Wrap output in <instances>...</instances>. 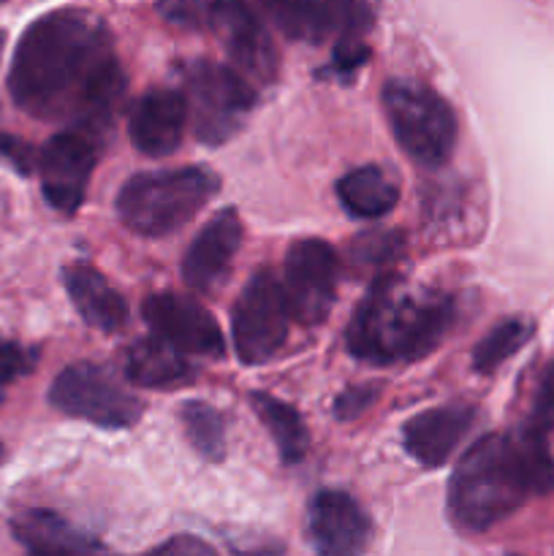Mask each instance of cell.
<instances>
[{"mask_svg":"<svg viewBox=\"0 0 554 556\" xmlns=\"http://www.w3.org/2000/svg\"><path fill=\"white\" fill-rule=\"evenodd\" d=\"M307 538L318 556H362L373 541V521L351 494L324 489L310 500Z\"/></svg>","mask_w":554,"mask_h":556,"instance_id":"13","label":"cell"},{"mask_svg":"<svg viewBox=\"0 0 554 556\" xmlns=\"http://www.w3.org/2000/svg\"><path fill=\"white\" fill-rule=\"evenodd\" d=\"M182 76L190 125L201 144L217 147L231 139L259 101L255 87L231 65L193 60L185 65Z\"/></svg>","mask_w":554,"mask_h":556,"instance_id":"6","label":"cell"},{"mask_svg":"<svg viewBox=\"0 0 554 556\" xmlns=\"http://www.w3.org/2000/svg\"><path fill=\"white\" fill-rule=\"evenodd\" d=\"M9 90L30 117L74 119V130L101 136L125 96L106 22L81 9L38 16L16 43Z\"/></svg>","mask_w":554,"mask_h":556,"instance_id":"1","label":"cell"},{"mask_svg":"<svg viewBox=\"0 0 554 556\" xmlns=\"http://www.w3.org/2000/svg\"><path fill=\"white\" fill-rule=\"evenodd\" d=\"M179 421L196 454L206 462H221L226 456V418L206 402H185L179 407Z\"/></svg>","mask_w":554,"mask_h":556,"instance_id":"24","label":"cell"},{"mask_svg":"<svg viewBox=\"0 0 554 556\" xmlns=\"http://www.w3.org/2000/svg\"><path fill=\"white\" fill-rule=\"evenodd\" d=\"M147 556H217L215 548L206 541L193 535H177L172 541L161 543L158 548H152Z\"/></svg>","mask_w":554,"mask_h":556,"instance_id":"29","label":"cell"},{"mask_svg":"<svg viewBox=\"0 0 554 556\" xmlns=\"http://www.w3.org/2000/svg\"><path fill=\"white\" fill-rule=\"evenodd\" d=\"M264 11L277 30L293 41L324 43L326 38L367 33L373 27V9L362 3H329V0H269Z\"/></svg>","mask_w":554,"mask_h":556,"instance_id":"14","label":"cell"},{"mask_svg":"<svg viewBox=\"0 0 554 556\" xmlns=\"http://www.w3.org/2000/svg\"><path fill=\"white\" fill-rule=\"evenodd\" d=\"M282 291L288 313L299 326H320L329 318L340 286V258L324 239H297L286 253Z\"/></svg>","mask_w":554,"mask_h":556,"instance_id":"9","label":"cell"},{"mask_svg":"<svg viewBox=\"0 0 554 556\" xmlns=\"http://www.w3.org/2000/svg\"><path fill=\"white\" fill-rule=\"evenodd\" d=\"M476 421L470 405H443L413 416L402 427V443L421 467H443Z\"/></svg>","mask_w":554,"mask_h":556,"instance_id":"17","label":"cell"},{"mask_svg":"<svg viewBox=\"0 0 554 556\" xmlns=\"http://www.w3.org/2000/svg\"><path fill=\"white\" fill-rule=\"evenodd\" d=\"M242 248V217L234 206L217 212L190 242L182 261V280L199 293H212L231 269Z\"/></svg>","mask_w":554,"mask_h":556,"instance_id":"16","label":"cell"},{"mask_svg":"<svg viewBox=\"0 0 554 556\" xmlns=\"http://www.w3.org/2000/svg\"><path fill=\"white\" fill-rule=\"evenodd\" d=\"M14 535L30 556H109L106 546L63 516L43 508L22 510L11 521Z\"/></svg>","mask_w":554,"mask_h":556,"instance_id":"18","label":"cell"},{"mask_svg":"<svg viewBox=\"0 0 554 556\" xmlns=\"http://www.w3.org/2000/svg\"><path fill=\"white\" fill-rule=\"evenodd\" d=\"M454 324V299L440 291H411L394 275L369 286L353 313L345 345L358 362L405 364L438 351Z\"/></svg>","mask_w":554,"mask_h":556,"instance_id":"3","label":"cell"},{"mask_svg":"<svg viewBox=\"0 0 554 556\" xmlns=\"http://www.w3.org/2000/svg\"><path fill=\"white\" fill-rule=\"evenodd\" d=\"M96 141L81 130H60L38 152L41 190L49 206L74 215L85 201L90 177L96 172Z\"/></svg>","mask_w":554,"mask_h":556,"instance_id":"11","label":"cell"},{"mask_svg":"<svg viewBox=\"0 0 554 556\" xmlns=\"http://www.w3.org/2000/svg\"><path fill=\"white\" fill-rule=\"evenodd\" d=\"M527 424L543 434H549L554 429V362L549 364L541 383H538L536 405H532V416L527 418Z\"/></svg>","mask_w":554,"mask_h":556,"instance_id":"27","label":"cell"},{"mask_svg":"<svg viewBox=\"0 0 554 556\" xmlns=\"http://www.w3.org/2000/svg\"><path fill=\"white\" fill-rule=\"evenodd\" d=\"M536 334V326L527 318H508L494 326L473 351V369L478 375H489L521 351Z\"/></svg>","mask_w":554,"mask_h":556,"instance_id":"23","label":"cell"},{"mask_svg":"<svg viewBox=\"0 0 554 556\" xmlns=\"http://www.w3.org/2000/svg\"><path fill=\"white\" fill-rule=\"evenodd\" d=\"M288 313L282 282L272 269L255 271L239 293L231 313L234 351L242 364H266L288 340Z\"/></svg>","mask_w":554,"mask_h":556,"instance_id":"7","label":"cell"},{"mask_svg":"<svg viewBox=\"0 0 554 556\" xmlns=\"http://www.w3.org/2000/svg\"><path fill=\"white\" fill-rule=\"evenodd\" d=\"M0 161L14 166L20 174H30L33 166H36V152L30 150V144L16 139V136L0 134Z\"/></svg>","mask_w":554,"mask_h":556,"instance_id":"28","label":"cell"},{"mask_svg":"<svg viewBox=\"0 0 554 556\" xmlns=\"http://www.w3.org/2000/svg\"><path fill=\"white\" fill-rule=\"evenodd\" d=\"M190 375L193 372L182 353L158 337L136 340L125 351V378L139 389H172V386L188 383Z\"/></svg>","mask_w":554,"mask_h":556,"instance_id":"20","label":"cell"},{"mask_svg":"<svg viewBox=\"0 0 554 556\" xmlns=\"http://www.w3.org/2000/svg\"><path fill=\"white\" fill-rule=\"evenodd\" d=\"M383 112L396 144L418 166H443L456 147V114L438 90L416 79L383 85Z\"/></svg>","mask_w":554,"mask_h":556,"instance_id":"5","label":"cell"},{"mask_svg":"<svg viewBox=\"0 0 554 556\" xmlns=\"http://www.w3.org/2000/svg\"><path fill=\"white\" fill-rule=\"evenodd\" d=\"M0 462H3V445H0Z\"/></svg>","mask_w":554,"mask_h":556,"instance_id":"31","label":"cell"},{"mask_svg":"<svg viewBox=\"0 0 554 556\" xmlns=\"http://www.w3.org/2000/svg\"><path fill=\"white\" fill-rule=\"evenodd\" d=\"M63 282L76 313L85 318L87 326L103 334H117L128 324V304L98 269L87 264H71L63 269Z\"/></svg>","mask_w":554,"mask_h":556,"instance_id":"19","label":"cell"},{"mask_svg":"<svg viewBox=\"0 0 554 556\" xmlns=\"http://www.w3.org/2000/svg\"><path fill=\"white\" fill-rule=\"evenodd\" d=\"M353 253L358 261H391L402 253L400 231H373L364 233L353 244Z\"/></svg>","mask_w":554,"mask_h":556,"instance_id":"26","label":"cell"},{"mask_svg":"<svg viewBox=\"0 0 554 556\" xmlns=\"http://www.w3.org/2000/svg\"><path fill=\"white\" fill-rule=\"evenodd\" d=\"M144 320L158 340L179 353L193 356H223V334L215 315L196 299L182 293H152L144 302Z\"/></svg>","mask_w":554,"mask_h":556,"instance_id":"12","label":"cell"},{"mask_svg":"<svg viewBox=\"0 0 554 556\" xmlns=\"http://www.w3.org/2000/svg\"><path fill=\"white\" fill-rule=\"evenodd\" d=\"M375 396H378V386H358V389L342 391V396L335 405V413L340 418H356L358 413H364L373 405Z\"/></svg>","mask_w":554,"mask_h":556,"instance_id":"30","label":"cell"},{"mask_svg":"<svg viewBox=\"0 0 554 556\" xmlns=\"http://www.w3.org/2000/svg\"><path fill=\"white\" fill-rule=\"evenodd\" d=\"M215 172L201 166L136 174L117 195V215L128 231L158 239L188 226L217 193Z\"/></svg>","mask_w":554,"mask_h":556,"instance_id":"4","label":"cell"},{"mask_svg":"<svg viewBox=\"0 0 554 556\" xmlns=\"http://www.w3.org/2000/svg\"><path fill=\"white\" fill-rule=\"evenodd\" d=\"M554 492L549 434L521 424L516 432L487 434L456 465L449 486L451 519L465 532L500 525L530 497Z\"/></svg>","mask_w":554,"mask_h":556,"instance_id":"2","label":"cell"},{"mask_svg":"<svg viewBox=\"0 0 554 556\" xmlns=\"http://www.w3.org/2000/svg\"><path fill=\"white\" fill-rule=\"evenodd\" d=\"M188 98L172 87L147 90L130 106L128 134L136 150L147 157H166L182 144L188 128Z\"/></svg>","mask_w":554,"mask_h":556,"instance_id":"15","label":"cell"},{"mask_svg":"<svg viewBox=\"0 0 554 556\" xmlns=\"http://www.w3.org/2000/svg\"><path fill=\"white\" fill-rule=\"evenodd\" d=\"M204 25L217 33L234 63L231 68L239 71L250 85H272L277 79L280 54L266 25L250 5L237 0L206 3Z\"/></svg>","mask_w":554,"mask_h":556,"instance_id":"10","label":"cell"},{"mask_svg":"<svg viewBox=\"0 0 554 556\" xmlns=\"http://www.w3.org/2000/svg\"><path fill=\"white\" fill-rule=\"evenodd\" d=\"M337 195L348 215L362 220L386 217L400 201V185L394 174L380 166H358L337 182Z\"/></svg>","mask_w":554,"mask_h":556,"instance_id":"21","label":"cell"},{"mask_svg":"<svg viewBox=\"0 0 554 556\" xmlns=\"http://www.w3.org/2000/svg\"><path fill=\"white\" fill-rule=\"evenodd\" d=\"M250 405H253L259 421L264 424L266 432L275 440L277 451H280V459L286 465H299L307 456L310 432L297 407L266 394V391H253L250 394Z\"/></svg>","mask_w":554,"mask_h":556,"instance_id":"22","label":"cell"},{"mask_svg":"<svg viewBox=\"0 0 554 556\" xmlns=\"http://www.w3.org/2000/svg\"><path fill=\"white\" fill-rule=\"evenodd\" d=\"M36 362L38 353L33 348H22L16 342L0 337V389L30 372L36 367Z\"/></svg>","mask_w":554,"mask_h":556,"instance_id":"25","label":"cell"},{"mask_svg":"<svg viewBox=\"0 0 554 556\" xmlns=\"http://www.w3.org/2000/svg\"><path fill=\"white\" fill-rule=\"evenodd\" d=\"M49 402L65 416L103 429L134 427L144 410L139 396L125 391L112 372L90 362L65 367L49 389Z\"/></svg>","mask_w":554,"mask_h":556,"instance_id":"8","label":"cell"}]
</instances>
